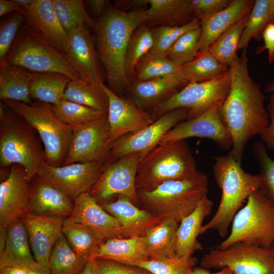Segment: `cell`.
Wrapping results in <instances>:
<instances>
[{"instance_id": "obj_53", "label": "cell", "mask_w": 274, "mask_h": 274, "mask_svg": "<svg viewBox=\"0 0 274 274\" xmlns=\"http://www.w3.org/2000/svg\"><path fill=\"white\" fill-rule=\"evenodd\" d=\"M86 2L90 11L96 17V19L101 15L110 2V1L106 0H89Z\"/></svg>"}, {"instance_id": "obj_22", "label": "cell", "mask_w": 274, "mask_h": 274, "mask_svg": "<svg viewBox=\"0 0 274 274\" xmlns=\"http://www.w3.org/2000/svg\"><path fill=\"white\" fill-rule=\"evenodd\" d=\"M33 180L27 212L40 216L69 217L74 208L72 198L38 175Z\"/></svg>"}, {"instance_id": "obj_3", "label": "cell", "mask_w": 274, "mask_h": 274, "mask_svg": "<svg viewBox=\"0 0 274 274\" xmlns=\"http://www.w3.org/2000/svg\"><path fill=\"white\" fill-rule=\"evenodd\" d=\"M215 180L222 191L220 204L214 215L200 229V234L215 230L222 237L227 235L229 228L237 212L243 207L249 195L260 188L261 177L246 172L230 152L213 157Z\"/></svg>"}, {"instance_id": "obj_59", "label": "cell", "mask_w": 274, "mask_h": 274, "mask_svg": "<svg viewBox=\"0 0 274 274\" xmlns=\"http://www.w3.org/2000/svg\"><path fill=\"white\" fill-rule=\"evenodd\" d=\"M21 7H25L31 5L36 0H14Z\"/></svg>"}, {"instance_id": "obj_7", "label": "cell", "mask_w": 274, "mask_h": 274, "mask_svg": "<svg viewBox=\"0 0 274 274\" xmlns=\"http://www.w3.org/2000/svg\"><path fill=\"white\" fill-rule=\"evenodd\" d=\"M2 102L37 131L44 146L45 161L53 166L63 165L73 128L55 115L51 105L39 100L31 104L11 100Z\"/></svg>"}, {"instance_id": "obj_37", "label": "cell", "mask_w": 274, "mask_h": 274, "mask_svg": "<svg viewBox=\"0 0 274 274\" xmlns=\"http://www.w3.org/2000/svg\"><path fill=\"white\" fill-rule=\"evenodd\" d=\"M87 263L72 249L62 233L49 257V274H82Z\"/></svg>"}, {"instance_id": "obj_44", "label": "cell", "mask_w": 274, "mask_h": 274, "mask_svg": "<svg viewBox=\"0 0 274 274\" xmlns=\"http://www.w3.org/2000/svg\"><path fill=\"white\" fill-rule=\"evenodd\" d=\"M199 27L200 20L195 17L191 22L181 26H158L151 28L153 44L150 52L159 56H166L169 49L181 36Z\"/></svg>"}, {"instance_id": "obj_48", "label": "cell", "mask_w": 274, "mask_h": 274, "mask_svg": "<svg viewBox=\"0 0 274 274\" xmlns=\"http://www.w3.org/2000/svg\"><path fill=\"white\" fill-rule=\"evenodd\" d=\"M23 21H24V17L23 14L18 12L1 24L0 27V61L5 59Z\"/></svg>"}, {"instance_id": "obj_31", "label": "cell", "mask_w": 274, "mask_h": 274, "mask_svg": "<svg viewBox=\"0 0 274 274\" xmlns=\"http://www.w3.org/2000/svg\"><path fill=\"white\" fill-rule=\"evenodd\" d=\"M32 73L3 60L0 62L1 101L14 100L31 104L30 83Z\"/></svg>"}, {"instance_id": "obj_54", "label": "cell", "mask_w": 274, "mask_h": 274, "mask_svg": "<svg viewBox=\"0 0 274 274\" xmlns=\"http://www.w3.org/2000/svg\"><path fill=\"white\" fill-rule=\"evenodd\" d=\"M21 7L14 0H0V16L2 17L9 13L20 12Z\"/></svg>"}, {"instance_id": "obj_50", "label": "cell", "mask_w": 274, "mask_h": 274, "mask_svg": "<svg viewBox=\"0 0 274 274\" xmlns=\"http://www.w3.org/2000/svg\"><path fill=\"white\" fill-rule=\"evenodd\" d=\"M230 0H191V7L195 16L199 20L209 17L227 7Z\"/></svg>"}, {"instance_id": "obj_33", "label": "cell", "mask_w": 274, "mask_h": 274, "mask_svg": "<svg viewBox=\"0 0 274 274\" xmlns=\"http://www.w3.org/2000/svg\"><path fill=\"white\" fill-rule=\"evenodd\" d=\"M62 231L72 249L87 262L96 257L104 243L89 227L67 218Z\"/></svg>"}, {"instance_id": "obj_39", "label": "cell", "mask_w": 274, "mask_h": 274, "mask_svg": "<svg viewBox=\"0 0 274 274\" xmlns=\"http://www.w3.org/2000/svg\"><path fill=\"white\" fill-rule=\"evenodd\" d=\"M249 15L229 27L209 48L213 55L228 67L237 56L240 39Z\"/></svg>"}, {"instance_id": "obj_25", "label": "cell", "mask_w": 274, "mask_h": 274, "mask_svg": "<svg viewBox=\"0 0 274 274\" xmlns=\"http://www.w3.org/2000/svg\"><path fill=\"white\" fill-rule=\"evenodd\" d=\"M99 204L119 221L124 238L144 236L148 230L162 220L140 209L123 195L118 196L113 201Z\"/></svg>"}, {"instance_id": "obj_20", "label": "cell", "mask_w": 274, "mask_h": 274, "mask_svg": "<svg viewBox=\"0 0 274 274\" xmlns=\"http://www.w3.org/2000/svg\"><path fill=\"white\" fill-rule=\"evenodd\" d=\"M67 218L87 226L103 242L124 238L119 221L104 210L89 192L74 199L73 212Z\"/></svg>"}, {"instance_id": "obj_30", "label": "cell", "mask_w": 274, "mask_h": 274, "mask_svg": "<svg viewBox=\"0 0 274 274\" xmlns=\"http://www.w3.org/2000/svg\"><path fill=\"white\" fill-rule=\"evenodd\" d=\"M96 257L134 266L151 259L144 236L108 240L101 245Z\"/></svg>"}, {"instance_id": "obj_10", "label": "cell", "mask_w": 274, "mask_h": 274, "mask_svg": "<svg viewBox=\"0 0 274 274\" xmlns=\"http://www.w3.org/2000/svg\"><path fill=\"white\" fill-rule=\"evenodd\" d=\"M230 82L229 68L214 79L190 82L161 104L151 115L155 121L170 111L187 108L189 111L186 119L197 117L213 108L222 106L228 95Z\"/></svg>"}, {"instance_id": "obj_49", "label": "cell", "mask_w": 274, "mask_h": 274, "mask_svg": "<svg viewBox=\"0 0 274 274\" xmlns=\"http://www.w3.org/2000/svg\"><path fill=\"white\" fill-rule=\"evenodd\" d=\"M91 260L94 274H152L141 267L109 259L96 257Z\"/></svg>"}, {"instance_id": "obj_57", "label": "cell", "mask_w": 274, "mask_h": 274, "mask_svg": "<svg viewBox=\"0 0 274 274\" xmlns=\"http://www.w3.org/2000/svg\"><path fill=\"white\" fill-rule=\"evenodd\" d=\"M82 274H94L93 263L91 260L87 262Z\"/></svg>"}, {"instance_id": "obj_36", "label": "cell", "mask_w": 274, "mask_h": 274, "mask_svg": "<svg viewBox=\"0 0 274 274\" xmlns=\"http://www.w3.org/2000/svg\"><path fill=\"white\" fill-rule=\"evenodd\" d=\"M102 85L94 84L87 80H71L63 99L108 113L109 101Z\"/></svg>"}, {"instance_id": "obj_46", "label": "cell", "mask_w": 274, "mask_h": 274, "mask_svg": "<svg viewBox=\"0 0 274 274\" xmlns=\"http://www.w3.org/2000/svg\"><path fill=\"white\" fill-rule=\"evenodd\" d=\"M201 32L199 27L183 34L169 49L166 56L179 65L194 59L199 52Z\"/></svg>"}, {"instance_id": "obj_21", "label": "cell", "mask_w": 274, "mask_h": 274, "mask_svg": "<svg viewBox=\"0 0 274 274\" xmlns=\"http://www.w3.org/2000/svg\"><path fill=\"white\" fill-rule=\"evenodd\" d=\"M26 228L31 249L36 262L48 271L49 257L62 233L64 218L25 213L21 218Z\"/></svg>"}, {"instance_id": "obj_26", "label": "cell", "mask_w": 274, "mask_h": 274, "mask_svg": "<svg viewBox=\"0 0 274 274\" xmlns=\"http://www.w3.org/2000/svg\"><path fill=\"white\" fill-rule=\"evenodd\" d=\"M255 1L233 0L221 11L200 20L199 52L210 45L225 30L251 12Z\"/></svg>"}, {"instance_id": "obj_43", "label": "cell", "mask_w": 274, "mask_h": 274, "mask_svg": "<svg viewBox=\"0 0 274 274\" xmlns=\"http://www.w3.org/2000/svg\"><path fill=\"white\" fill-rule=\"evenodd\" d=\"M57 18L67 32L77 26L93 28L95 20L88 15L82 0H52Z\"/></svg>"}, {"instance_id": "obj_61", "label": "cell", "mask_w": 274, "mask_h": 274, "mask_svg": "<svg viewBox=\"0 0 274 274\" xmlns=\"http://www.w3.org/2000/svg\"><path fill=\"white\" fill-rule=\"evenodd\" d=\"M270 249L271 251L272 252L273 255H274V242L272 244ZM273 274H274V273H273Z\"/></svg>"}, {"instance_id": "obj_15", "label": "cell", "mask_w": 274, "mask_h": 274, "mask_svg": "<svg viewBox=\"0 0 274 274\" xmlns=\"http://www.w3.org/2000/svg\"><path fill=\"white\" fill-rule=\"evenodd\" d=\"M109 164L106 160L53 166L45 160L37 175L75 199L89 192Z\"/></svg>"}, {"instance_id": "obj_35", "label": "cell", "mask_w": 274, "mask_h": 274, "mask_svg": "<svg viewBox=\"0 0 274 274\" xmlns=\"http://www.w3.org/2000/svg\"><path fill=\"white\" fill-rule=\"evenodd\" d=\"M71 80L57 73H32L30 96L42 102L55 105L63 98L65 90Z\"/></svg>"}, {"instance_id": "obj_32", "label": "cell", "mask_w": 274, "mask_h": 274, "mask_svg": "<svg viewBox=\"0 0 274 274\" xmlns=\"http://www.w3.org/2000/svg\"><path fill=\"white\" fill-rule=\"evenodd\" d=\"M179 223L172 219L162 220L144 235L151 259L176 256L177 230Z\"/></svg>"}, {"instance_id": "obj_16", "label": "cell", "mask_w": 274, "mask_h": 274, "mask_svg": "<svg viewBox=\"0 0 274 274\" xmlns=\"http://www.w3.org/2000/svg\"><path fill=\"white\" fill-rule=\"evenodd\" d=\"M88 26L80 25L69 32L62 53L83 78L101 86L104 77L94 37Z\"/></svg>"}, {"instance_id": "obj_17", "label": "cell", "mask_w": 274, "mask_h": 274, "mask_svg": "<svg viewBox=\"0 0 274 274\" xmlns=\"http://www.w3.org/2000/svg\"><path fill=\"white\" fill-rule=\"evenodd\" d=\"M220 107L178 123L166 133L160 143L197 137L213 140L221 150L231 149L232 138L222 121Z\"/></svg>"}, {"instance_id": "obj_19", "label": "cell", "mask_w": 274, "mask_h": 274, "mask_svg": "<svg viewBox=\"0 0 274 274\" xmlns=\"http://www.w3.org/2000/svg\"><path fill=\"white\" fill-rule=\"evenodd\" d=\"M102 87L109 101L108 120L113 139L134 133L154 121L149 113L143 110L128 97H121L105 84Z\"/></svg>"}, {"instance_id": "obj_55", "label": "cell", "mask_w": 274, "mask_h": 274, "mask_svg": "<svg viewBox=\"0 0 274 274\" xmlns=\"http://www.w3.org/2000/svg\"><path fill=\"white\" fill-rule=\"evenodd\" d=\"M187 274H233V273L229 268L227 267L222 268L217 272H211L208 269L202 267L194 266Z\"/></svg>"}, {"instance_id": "obj_56", "label": "cell", "mask_w": 274, "mask_h": 274, "mask_svg": "<svg viewBox=\"0 0 274 274\" xmlns=\"http://www.w3.org/2000/svg\"><path fill=\"white\" fill-rule=\"evenodd\" d=\"M0 274H28L26 268L19 266L0 267Z\"/></svg>"}, {"instance_id": "obj_60", "label": "cell", "mask_w": 274, "mask_h": 274, "mask_svg": "<svg viewBox=\"0 0 274 274\" xmlns=\"http://www.w3.org/2000/svg\"><path fill=\"white\" fill-rule=\"evenodd\" d=\"M264 90L267 93H274V80L271 81L266 85Z\"/></svg>"}, {"instance_id": "obj_8", "label": "cell", "mask_w": 274, "mask_h": 274, "mask_svg": "<svg viewBox=\"0 0 274 274\" xmlns=\"http://www.w3.org/2000/svg\"><path fill=\"white\" fill-rule=\"evenodd\" d=\"M4 60L33 73H57L73 81L87 80L61 52L27 24L18 33Z\"/></svg>"}, {"instance_id": "obj_12", "label": "cell", "mask_w": 274, "mask_h": 274, "mask_svg": "<svg viewBox=\"0 0 274 274\" xmlns=\"http://www.w3.org/2000/svg\"><path fill=\"white\" fill-rule=\"evenodd\" d=\"M142 158L139 153H132L108 164L89 191L99 203L114 200L123 195L139 207L135 179L139 163Z\"/></svg>"}, {"instance_id": "obj_23", "label": "cell", "mask_w": 274, "mask_h": 274, "mask_svg": "<svg viewBox=\"0 0 274 274\" xmlns=\"http://www.w3.org/2000/svg\"><path fill=\"white\" fill-rule=\"evenodd\" d=\"M20 12L27 24L62 52L68 33L57 18L52 0H36L31 5L21 7Z\"/></svg>"}, {"instance_id": "obj_63", "label": "cell", "mask_w": 274, "mask_h": 274, "mask_svg": "<svg viewBox=\"0 0 274 274\" xmlns=\"http://www.w3.org/2000/svg\"><path fill=\"white\" fill-rule=\"evenodd\" d=\"M272 23L273 26V27H274V21H273Z\"/></svg>"}, {"instance_id": "obj_27", "label": "cell", "mask_w": 274, "mask_h": 274, "mask_svg": "<svg viewBox=\"0 0 274 274\" xmlns=\"http://www.w3.org/2000/svg\"><path fill=\"white\" fill-rule=\"evenodd\" d=\"M31 251L26 228L22 220L18 219L7 228L5 244L0 252V267L19 266L29 269L43 268L36 262Z\"/></svg>"}, {"instance_id": "obj_51", "label": "cell", "mask_w": 274, "mask_h": 274, "mask_svg": "<svg viewBox=\"0 0 274 274\" xmlns=\"http://www.w3.org/2000/svg\"><path fill=\"white\" fill-rule=\"evenodd\" d=\"M266 109L269 116V123L259 134L262 143L274 151V93L269 95Z\"/></svg>"}, {"instance_id": "obj_38", "label": "cell", "mask_w": 274, "mask_h": 274, "mask_svg": "<svg viewBox=\"0 0 274 274\" xmlns=\"http://www.w3.org/2000/svg\"><path fill=\"white\" fill-rule=\"evenodd\" d=\"M274 21L271 0H256L240 39L238 49H247L252 39L260 41L266 27Z\"/></svg>"}, {"instance_id": "obj_5", "label": "cell", "mask_w": 274, "mask_h": 274, "mask_svg": "<svg viewBox=\"0 0 274 274\" xmlns=\"http://www.w3.org/2000/svg\"><path fill=\"white\" fill-rule=\"evenodd\" d=\"M197 172L186 140L161 143L140 160L136 189L137 191H151L166 181L191 178Z\"/></svg>"}, {"instance_id": "obj_29", "label": "cell", "mask_w": 274, "mask_h": 274, "mask_svg": "<svg viewBox=\"0 0 274 274\" xmlns=\"http://www.w3.org/2000/svg\"><path fill=\"white\" fill-rule=\"evenodd\" d=\"M214 203L205 197L196 208L180 223L177 230L176 254L178 257H191L202 247L197 238L204 219L212 211Z\"/></svg>"}, {"instance_id": "obj_13", "label": "cell", "mask_w": 274, "mask_h": 274, "mask_svg": "<svg viewBox=\"0 0 274 274\" xmlns=\"http://www.w3.org/2000/svg\"><path fill=\"white\" fill-rule=\"evenodd\" d=\"M114 142L108 114L90 123L74 128L63 165L108 160Z\"/></svg>"}, {"instance_id": "obj_41", "label": "cell", "mask_w": 274, "mask_h": 274, "mask_svg": "<svg viewBox=\"0 0 274 274\" xmlns=\"http://www.w3.org/2000/svg\"><path fill=\"white\" fill-rule=\"evenodd\" d=\"M181 66L166 56H159L149 52L136 65L134 81H143L168 75H176L180 78Z\"/></svg>"}, {"instance_id": "obj_11", "label": "cell", "mask_w": 274, "mask_h": 274, "mask_svg": "<svg viewBox=\"0 0 274 274\" xmlns=\"http://www.w3.org/2000/svg\"><path fill=\"white\" fill-rule=\"evenodd\" d=\"M200 266L207 269L228 268L233 274H273L274 255L270 249L236 242L224 249L204 254Z\"/></svg>"}, {"instance_id": "obj_52", "label": "cell", "mask_w": 274, "mask_h": 274, "mask_svg": "<svg viewBox=\"0 0 274 274\" xmlns=\"http://www.w3.org/2000/svg\"><path fill=\"white\" fill-rule=\"evenodd\" d=\"M262 39L264 45L260 51L267 49L268 54V60L272 63L274 60V27L272 23L269 24L265 28Z\"/></svg>"}, {"instance_id": "obj_4", "label": "cell", "mask_w": 274, "mask_h": 274, "mask_svg": "<svg viewBox=\"0 0 274 274\" xmlns=\"http://www.w3.org/2000/svg\"><path fill=\"white\" fill-rule=\"evenodd\" d=\"M41 142L35 129L1 101V166L21 165L30 182L45 160Z\"/></svg>"}, {"instance_id": "obj_40", "label": "cell", "mask_w": 274, "mask_h": 274, "mask_svg": "<svg viewBox=\"0 0 274 274\" xmlns=\"http://www.w3.org/2000/svg\"><path fill=\"white\" fill-rule=\"evenodd\" d=\"M153 44L151 28L143 24L139 26L131 35L124 59L125 72L130 83L134 81L136 65L145 55L151 51Z\"/></svg>"}, {"instance_id": "obj_58", "label": "cell", "mask_w": 274, "mask_h": 274, "mask_svg": "<svg viewBox=\"0 0 274 274\" xmlns=\"http://www.w3.org/2000/svg\"><path fill=\"white\" fill-rule=\"evenodd\" d=\"M28 274H49L48 270L43 268L39 269H29L26 268Z\"/></svg>"}, {"instance_id": "obj_6", "label": "cell", "mask_w": 274, "mask_h": 274, "mask_svg": "<svg viewBox=\"0 0 274 274\" xmlns=\"http://www.w3.org/2000/svg\"><path fill=\"white\" fill-rule=\"evenodd\" d=\"M208 178L197 172L192 178L166 181L151 191H137L139 207L162 220L179 223L207 196Z\"/></svg>"}, {"instance_id": "obj_24", "label": "cell", "mask_w": 274, "mask_h": 274, "mask_svg": "<svg viewBox=\"0 0 274 274\" xmlns=\"http://www.w3.org/2000/svg\"><path fill=\"white\" fill-rule=\"evenodd\" d=\"M183 83L176 75L134 81L127 86L125 93L140 108L151 114L161 104L178 93V88Z\"/></svg>"}, {"instance_id": "obj_62", "label": "cell", "mask_w": 274, "mask_h": 274, "mask_svg": "<svg viewBox=\"0 0 274 274\" xmlns=\"http://www.w3.org/2000/svg\"><path fill=\"white\" fill-rule=\"evenodd\" d=\"M271 3L272 7L274 8V0H271Z\"/></svg>"}, {"instance_id": "obj_45", "label": "cell", "mask_w": 274, "mask_h": 274, "mask_svg": "<svg viewBox=\"0 0 274 274\" xmlns=\"http://www.w3.org/2000/svg\"><path fill=\"white\" fill-rule=\"evenodd\" d=\"M196 260L192 256L152 258L135 264L152 274H187L195 266Z\"/></svg>"}, {"instance_id": "obj_9", "label": "cell", "mask_w": 274, "mask_h": 274, "mask_svg": "<svg viewBox=\"0 0 274 274\" xmlns=\"http://www.w3.org/2000/svg\"><path fill=\"white\" fill-rule=\"evenodd\" d=\"M236 242L266 249L274 242V204L260 189L249 195L233 219L230 234L216 248L224 249Z\"/></svg>"}, {"instance_id": "obj_1", "label": "cell", "mask_w": 274, "mask_h": 274, "mask_svg": "<svg viewBox=\"0 0 274 274\" xmlns=\"http://www.w3.org/2000/svg\"><path fill=\"white\" fill-rule=\"evenodd\" d=\"M248 62L247 49H244L241 55L237 56L229 66L230 90L220 108L222 121L232 138L229 152L240 163L248 142L269 123L265 95L260 85L250 76Z\"/></svg>"}, {"instance_id": "obj_14", "label": "cell", "mask_w": 274, "mask_h": 274, "mask_svg": "<svg viewBox=\"0 0 274 274\" xmlns=\"http://www.w3.org/2000/svg\"><path fill=\"white\" fill-rule=\"evenodd\" d=\"M189 111L187 108L170 111L142 130L121 136L113 144L108 157L109 163L132 153H139L143 157L160 143L169 130L186 119Z\"/></svg>"}, {"instance_id": "obj_34", "label": "cell", "mask_w": 274, "mask_h": 274, "mask_svg": "<svg viewBox=\"0 0 274 274\" xmlns=\"http://www.w3.org/2000/svg\"><path fill=\"white\" fill-rule=\"evenodd\" d=\"M228 70L229 67L218 60L208 48L181 66L180 78L184 83L203 82L217 78Z\"/></svg>"}, {"instance_id": "obj_18", "label": "cell", "mask_w": 274, "mask_h": 274, "mask_svg": "<svg viewBox=\"0 0 274 274\" xmlns=\"http://www.w3.org/2000/svg\"><path fill=\"white\" fill-rule=\"evenodd\" d=\"M24 168L13 164L0 184V229L7 230L27 212L30 185Z\"/></svg>"}, {"instance_id": "obj_28", "label": "cell", "mask_w": 274, "mask_h": 274, "mask_svg": "<svg viewBox=\"0 0 274 274\" xmlns=\"http://www.w3.org/2000/svg\"><path fill=\"white\" fill-rule=\"evenodd\" d=\"M146 10L143 24L149 28L158 26H181L195 17L191 0H145Z\"/></svg>"}, {"instance_id": "obj_47", "label": "cell", "mask_w": 274, "mask_h": 274, "mask_svg": "<svg viewBox=\"0 0 274 274\" xmlns=\"http://www.w3.org/2000/svg\"><path fill=\"white\" fill-rule=\"evenodd\" d=\"M254 158L257 161L261 177L260 190L274 204V160L268 155L265 145L262 142H255L252 149Z\"/></svg>"}, {"instance_id": "obj_2", "label": "cell", "mask_w": 274, "mask_h": 274, "mask_svg": "<svg viewBox=\"0 0 274 274\" xmlns=\"http://www.w3.org/2000/svg\"><path fill=\"white\" fill-rule=\"evenodd\" d=\"M146 10L127 12L109 3L101 15L95 20L93 29L99 58L105 70L108 87L123 97L130 82L125 74L124 59L130 38L143 24Z\"/></svg>"}, {"instance_id": "obj_42", "label": "cell", "mask_w": 274, "mask_h": 274, "mask_svg": "<svg viewBox=\"0 0 274 274\" xmlns=\"http://www.w3.org/2000/svg\"><path fill=\"white\" fill-rule=\"evenodd\" d=\"M51 106L55 115L73 128L90 123L108 114L64 99Z\"/></svg>"}]
</instances>
